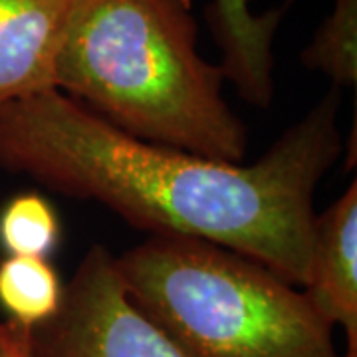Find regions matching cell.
Here are the masks:
<instances>
[{"mask_svg":"<svg viewBox=\"0 0 357 357\" xmlns=\"http://www.w3.org/2000/svg\"><path fill=\"white\" fill-rule=\"evenodd\" d=\"M302 64L326 74L333 88H356L357 0H333L332 14L302 52Z\"/></svg>","mask_w":357,"mask_h":357,"instance_id":"cell-9","label":"cell"},{"mask_svg":"<svg viewBox=\"0 0 357 357\" xmlns=\"http://www.w3.org/2000/svg\"><path fill=\"white\" fill-rule=\"evenodd\" d=\"M60 236V218L38 192L16 195L0 211V246L8 256L48 258Z\"/></svg>","mask_w":357,"mask_h":357,"instance_id":"cell-10","label":"cell"},{"mask_svg":"<svg viewBox=\"0 0 357 357\" xmlns=\"http://www.w3.org/2000/svg\"><path fill=\"white\" fill-rule=\"evenodd\" d=\"M0 357H6V351H4V345H2V337H0Z\"/></svg>","mask_w":357,"mask_h":357,"instance_id":"cell-13","label":"cell"},{"mask_svg":"<svg viewBox=\"0 0 357 357\" xmlns=\"http://www.w3.org/2000/svg\"><path fill=\"white\" fill-rule=\"evenodd\" d=\"M304 294L319 316L357 347V185L314 217Z\"/></svg>","mask_w":357,"mask_h":357,"instance_id":"cell-6","label":"cell"},{"mask_svg":"<svg viewBox=\"0 0 357 357\" xmlns=\"http://www.w3.org/2000/svg\"><path fill=\"white\" fill-rule=\"evenodd\" d=\"M34 357H187L129 298L115 256L91 246L58 312L28 332Z\"/></svg>","mask_w":357,"mask_h":357,"instance_id":"cell-4","label":"cell"},{"mask_svg":"<svg viewBox=\"0 0 357 357\" xmlns=\"http://www.w3.org/2000/svg\"><path fill=\"white\" fill-rule=\"evenodd\" d=\"M115 266L131 302L187 357H340L306 294L227 246L151 234Z\"/></svg>","mask_w":357,"mask_h":357,"instance_id":"cell-3","label":"cell"},{"mask_svg":"<svg viewBox=\"0 0 357 357\" xmlns=\"http://www.w3.org/2000/svg\"><path fill=\"white\" fill-rule=\"evenodd\" d=\"M197 38L191 0H76L58 89L131 137L241 163L246 128Z\"/></svg>","mask_w":357,"mask_h":357,"instance_id":"cell-2","label":"cell"},{"mask_svg":"<svg viewBox=\"0 0 357 357\" xmlns=\"http://www.w3.org/2000/svg\"><path fill=\"white\" fill-rule=\"evenodd\" d=\"M252 0H213L206 20L220 50L225 79L244 100L268 107L274 98V36L290 2L268 13L255 14Z\"/></svg>","mask_w":357,"mask_h":357,"instance_id":"cell-7","label":"cell"},{"mask_svg":"<svg viewBox=\"0 0 357 357\" xmlns=\"http://www.w3.org/2000/svg\"><path fill=\"white\" fill-rule=\"evenodd\" d=\"M333 88L252 165L147 143L60 89L0 109V167L151 234L203 238L306 284L314 192L342 151Z\"/></svg>","mask_w":357,"mask_h":357,"instance_id":"cell-1","label":"cell"},{"mask_svg":"<svg viewBox=\"0 0 357 357\" xmlns=\"http://www.w3.org/2000/svg\"><path fill=\"white\" fill-rule=\"evenodd\" d=\"M28 332L22 326H16L13 321H0V337L6 357H34L30 351Z\"/></svg>","mask_w":357,"mask_h":357,"instance_id":"cell-11","label":"cell"},{"mask_svg":"<svg viewBox=\"0 0 357 357\" xmlns=\"http://www.w3.org/2000/svg\"><path fill=\"white\" fill-rule=\"evenodd\" d=\"M76 0H0V109L58 89L56 64Z\"/></svg>","mask_w":357,"mask_h":357,"instance_id":"cell-5","label":"cell"},{"mask_svg":"<svg viewBox=\"0 0 357 357\" xmlns=\"http://www.w3.org/2000/svg\"><path fill=\"white\" fill-rule=\"evenodd\" d=\"M56 268L42 256H6L0 262V306L8 321L32 330L50 319L64 298Z\"/></svg>","mask_w":357,"mask_h":357,"instance_id":"cell-8","label":"cell"},{"mask_svg":"<svg viewBox=\"0 0 357 357\" xmlns=\"http://www.w3.org/2000/svg\"><path fill=\"white\" fill-rule=\"evenodd\" d=\"M344 357H357V347H347Z\"/></svg>","mask_w":357,"mask_h":357,"instance_id":"cell-12","label":"cell"}]
</instances>
